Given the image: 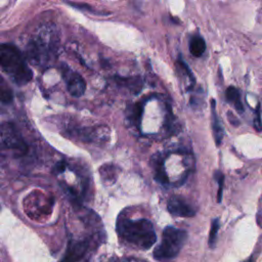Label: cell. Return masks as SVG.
Returning <instances> with one entry per match:
<instances>
[{"mask_svg": "<svg viewBox=\"0 0 262 262\" xmlns=\"http://www.w3.org/2000/svg\"><path fill=\"white\" fill-rule=\"evenodd\" d=\"M13 99V93L7 82L0 75V102L10 103Z\"/></svg>", "mask_w": 262, "mask_h": 262, "instance_id": "8fae6325", "label": "cell"}, {"mask_svg": "<svg viewBox=\"0 0 262 262\" xmlns=\"http://www.w3.org/2000/svg\"><path fill=\"white\" fill-rule=\"evenodd\" d=\"M62 77L71 95L80 97L84 94L86 90V82L80 74L72 71L67 64H62Z\"/></svg>", "mask_w": 262, "mask_h": 262, "instance_id": "8992f818", "label": "cell"}, {"mask_svg": "<svg viewBox=\"0 0 262 262\" xmlns=\"http://www.w3.org/2000/svg\"><path fill=\"white\" fill-rule=\"evenodd\" d=\"M205 50H206V42H205L204 38L202 36H200L199 34L193 35L190 38V41H189V51H190V53L193 56L199 57V56L203 55Z\"/></svg>", "mask_w": 262, "mask_h": 262, "instance_id": "9c48e42d", "label": "cell"}, {"mask_svg": "<svg viewBox=\"0 0 262 262\" xmlns=\"http://www.w3.org/2000/svg\"><path fill=\"white\" fill-rule=\"evenodd\" d=\"M219 220L216 218L212 220L211 223V229H210V234H209V246L210 248H214L217 239V232L219 229Z\"/></svg>", "mask_w": 262, "mask_h": 262, "instance_id": "4fadbf2b", "label": "cell"}, {"mask_svg": "<svg viewBox=\"0 0 262 262\" xmlns=\"http://www.w3.org/2000/svg\"><path fill=\"white\" fill-rule=\"evenodd\" d=\"M261 115H260V103L257 104L256 107V120L254 121V127L256 128V130L259 132L261 130V119H260Z\"/></svg>", "mask_w": 262, "mask_h": 262, "instance_id": "9a60e30c", "label": "cell"}, {"mask_svg": "<svg viewBox=\"0 0 262 262\" xmlns=\"http://www.w3.org/2000/svg\"><path fill=\"white\" fill-rule=\"evenodd\" d=\"M117 231L123 241L143 250L149 249L157 241L152 223L144 218H119Z\"/></svg>", "mask_w": 262, "mask_h": 262, "instance_id": "6da1fadb", "label": "cell"}, {"mask_svg": "<svg viewBox=\"0 0 262 262\" xmlns=\"http://www.w3.org/2000/svg\"><path fill=\"white\" fill-rule=\"evenodd\" d=\"M0 69L19 86L28 84L33 73L20 51L11 44H0Z\"/></svg>", "mask_w": 262, "mask_h": 262, "instance_id": "7a4b0ae2", "label": "cell"}, {"mask_svg": "<svg viewBox=\"0 0 262 262\" xmlns=\"http://www.w3.org/2000/svg\"><path fill=\"white\" fill-rule=\"evenodd\" d=\"M215 103L216 101L214 99L211 100V112H212V129H213V135L215 138V142L217 145H219L222 141L223 135H224V131H223V127L222 124L219 120V118L217 117V113H216V107H215Z\"/></svg>", "mask_w": 262, "mask_h": 262, "instance_id": "ba28073f", "label": "cell"}, {"mask_svg": "<svg viewBox=\"0 0 262 262\" xmlns=\"http://www.w3.org/2000/svg\"><path fill=\"white\" fill-rule=\"evenodd\" d=\"M167 209L170 214L177 217H192L195 214V210L183 198L178 195L170 198Z\"/></svg>", "mask_w": 262, "mask_h": 262, "instance_id": "52a82bcc", "label": "cell"}, {"mask_svg": "<svg viewBox=\"0 0 262 262\" xmlns=\"http://www.w3.org/2000/svg\"><path fill=\"white\" fill-rule=\"evenodd\" d=\"M214 178L218 182V193H217V202L220 203L222 200V190H223V182H224V175L220 172L217 171L214 175Z\"/></svg>", "mask_w": 262, "mask_h": 262, "instance_id": "5bb4252c", "label": "cell"}, {"mask_svg": "<svg viewBox=\"0 0 262 262\" xmlns=\"http://www.w3.org/2000/svg\"><path fill=\"white\" fill-rule=\"evenodd\" d=\"M155 166V178L157 181H159L162 184H168L169 180H168V176L166 174L165 168L163 166V164L161 162H159V160H156V163L154 164Z\"/></svg>", "mask_w": 262, "mask_h": 262, "instance_id": "7c38bea8", "label": "cell"}, {"mask_svg": "<svg viewBox=\"0 0 262 262\" xmlns=\"http://www.w3.org/2000/svg\"><path fill=\"white\" fill-rule=\"evenodd\" d=\"M186 238V231L173 226H167L163 231L161 244L154 251V257L158 260L175 258L179 254Z\"/></svg>", "mask_w": 262, "mask_h": 262, "instance_id": "3957f363", "label": "cell"}, {"mask_svg": "<svg viewBox=\"0 0 262 262\" xmlns=\"http://www.w3.org/2000/svg\"><path fill=\"white\" fill-rule=\"evenodd\" d=\"M225 96H226V99L228 102L232 103L234 108L238 112V113H243L244 112V106H243V103H242V100H241V95H239V91L238 89H236L235 87L233 86H229L227 89H226V92H225Z\"/></svg>", "mask_w": 262, "mask_h": 262, "instance_id": "30bf717a", "label": "cell"}, {"mask_svg": "<svg viewBox=\"0 0 262 262\" xmlns=\"http://www.w3.org/2000/svg\"><path fill=\"white\" fill-rule=\"evenodd\" d=\"M245 262H254V258L253 257H250L247 261H245Z\"/></svg>", "mask_w": 262, "mask_h": 262, "instance_id": "ffe728a7", "label": "cell"}, {"mask_svg": "<svg viewBox=\"0 0 262 262\" xmlns=\"http://www.w3.org/2000/svg\"><path fill=\"white\" fill-rule=\"evenodd\" d=\"M227 115H228V119L232 122L231 124H233V125H238V120H237V119H234V117H233L232 113L228 112V113H227Z\"/></svg>", "mask_w": 262, "mask_h": 262, "instance_id": "ac0fdd59", "label": "cell"}, {"mask_svg": "<svg viewBox=\"0 0 262 262\" xmlns=\"http://www.w3.org/2000/svg\"><path fill=\"white\" fill-rule=\"evenodd\" d=\"M60 262H82V261H79V260H76V259H73V258H70V257L64 256L63 259H62Z\"/></svg>", "mask_w": 262, "mask_h": 262, "instance_id": "d6986e66", "label": "cell"}, {"mask_svg": "<svg viewBox=\"0 0 262 262\" xmlns=\"http://www.w3.org/2000/svg\"><path fill=\"white\" fill-rule=\"evenodd\" d=\"M69 4L75 8H78V9H81V10H86V11H91V12H94L93 9H92V6L88 5V4H85V3H73V2H69Z\"/></svg>", "mask_w": 262, "mask_h": 262, "instance_id": "2e32d148", "label": "cell"}, {"mask_svg": "<svg viewBox=\"0 0 262 262\" xmlns=\"http://www.w3.org/2000/svg\"><path fill=\"white\" fill-rule=\"evenodd\" d=\"M0 147L11 151L14 156H21L28 150L20 133L11 123L0 124Z\"/></svg>", "mask_w": 262, "mask_h": 262, "instance_id": "5b68a950", "label": "cell"}, {"mask_svg": "<svg viewBox=\"0 0 262 262\" xmlns=\"http://www.w3.org/2000/svg\"><path fill=\"white\" fill-rule=\"evenodd\" d=\"M64 170V163L63 162H59L56 164V166L54 167V173H60Z\"/></svg>", "mask_w": 262, "mask_h": 262, "instance_id": "e0dca14e", "label": "cell"}, {"mask_svg": "<svg viewBox=\"0 0 262 262\" xmlns=\"http://www.w3.org/2000/svg\"><path fill=\"white\" fill-rule=\"evenodd\" d=\"M55 34L49 29L45 28L40 32L34 40L31 41L28 47V54L32 60L39 63H44L48 60L56 47Z\"/></svg>", "mask_w": 262, "mask_h": 262, "instance_id": "277c9868", "label": "cell"}]
</instances>
